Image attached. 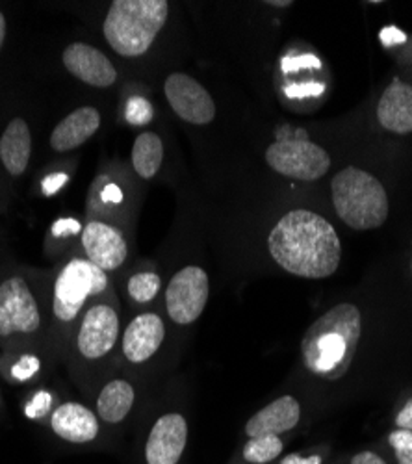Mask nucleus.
<instances>
[{
    "label": "nucleus",
    "mask_w": 412,
    "mask_h": 464,
    "mask_svg": "<svg viewBox=\"0 0 412 464\" xmlns=\"http://www.w3.org/2000/svg\"><path fill=\"white\" fill-rule=\"evenodd\" d=\"M268 251L286 274L314 281L336 274L342 260V244L336 228L311 210L284 214L270 232Z\"/></svg>",
    "instance_id": "f257e3e1"
},
{
    "label": "nucleus",
    "mask_w": 412,
    "mask_h": 464,
    "mask_svg": "<svg viewBox=\"0 0 412 464\" xmlns=\"http://www.w3.org/2000/svg\"><path fill=\"white\" fill-rule=\"evenodd\" d=\"M121 333L120 299L111 290L88 306L79 325L74 327L63 355L72 379L82 391H88L86 394H91L93 386L114 361Z\"/></svg>",
    "instance_id": "f03ea898"
},
{
    "label": "nucleus",
    "mask_w": 412,
    "mask_h": 464,
    "mask_svg": "<svg viewBox=\"0 0 412 464\" xmlns=\"http://www.w3.org/2000/svg\"><path fill=\"white\" fill-rule=\"evenodd\" d=\"M111 290L114 288L110 285L108 274L86 256L72 255L58 267L51 290L47 333L49 347L58 359L63 361L69 338L88 306Z\"/></svg>",
    "instance_id": "7ed1b4c3"
},
{
    "label": "nucleus",
    "mask_w": 412,
    "mask_h": 464,
    "mask_svg": "<svg viewBox=\"0 0 412 464\" xmlns=\"http://www.w3.org/2000/svg\"><path fill=\"white\" fill-rule=\"evenodd\" d=\"M362 336V314L355 303H336L302 340L305 370L323 381H339L355 362Z\"/></svg>",
    "instance_id": "20e7f679"
},
{
    "label": "nucleus",
    "mask_w": 412,
    "mask_h": 464,
    "mask_svg": "<svg viewBox=\"0 0 412 464\" xmlns=\"http://www.w3.org/2000/svg\"><path fill=\"white\" fill-rule=\"evenodd\" d=\"M168 15L166 0H116L102 23L104 40L116 54L139 58L153 47Z\"/></svg>",
    "instance_id": "39448f33"
},
{
    "label": "nucleus",
    "mask_w": 412,
    "mask_h": 464,
    "mask_svg": "<svg viewBox=\"0 0 412 464\" xmlns=\"http://www.w3.org/2000/svg\"><path fill=\"white\" fill-rule=\"evenodd\" d=\"M331 193L336 214L355 230L379 228L388 218L385 186L364 169L346 168L336 173Z\"/></svg>",
    "instance_id": "423d86ee"
},
{
    "label": "nucleus",
    "mask_w": 412,
    "mask_h": 464,
    "mask_svg": "<svg viewBox=\"0 0 412 464\" xmlns=\"http://www.w3.org/2000/svg\"><path fill=\"white\" fill-rule=\"evenodd\" d=\"M45 318V304L26 277L12 276L0 283V340L40 338L47 327Z\"/></svg>",
    "instance_id": "0eeeda50"
},
{
    "label": "nucleus",
    "mask_w": 412,
    "mask_h": 464,
    "mask_svg": "<svg viewBox=\"0 0 412 464\" xmlns=\"http://www.w3.org/2000/svg\"><path fill=\"white\" fill-rule=\"evenodd\" d=\"M210 295L208 274L201 266L190 264L180 267L169 279L164 292L168 318L180 327L196 324L205 313Z\"/></svg>",
    "instance_id": "6e6552de"
},
{
    "label": "nucleus",
    "mask_w": 412,
    "mask_h": 464,
    "mask_svg": "<svg viewBox=\"0 0 412 464\" xmlns=\"http://www.w3.org/2000/svg\"><path fill=\"white\" fill-rule=\"evenodd\" d=\"M268 166L283 177L312 182L331 169V157L325 149L309 141L284 138L266 149Z\"/></svg>",
    "instance_id": "1a4fd4ad"
},
{
    "label": "nucleus",
    "mask_w": 412,
    "mask_h": 464,
    "mask_svg": "<svg viewBox=\"0 0 412 464\" xmlns=\"http://www.w3.org/2000/svg\"><path fill=\"white\" fill-rule=\"evenodd\" d=\"M190 440V423L182 412H164L155 420L143 444L145 464H180Z\"/></svg>",
    "instance_id": "9d476101"
},
{
    "label": "nucleus",
    "mask_w": 412,
    "mask_h": 464,
    "mask_svg": "<svg viewBox=\"0 0 412 464\" xmlns=\"http://www.w3.org/2000/svg\"><path fill=\"white\" fill-rule=\"evenodd\" d=\"M166 99L171 110L186 123L208 125L216 118L212 95L196 79L186 72H173L164 84Z\"/></svg>",
    "instance_id": "9b49d317"
},
{
    "label": "nucleus",
    "mask_w": 412,
    "mask_h": 464,
    "mask_svg": "<svg viewBox=\"0 0 412 464\" xmlns=\"http://www.w3.org/2000/svg\"><path fill=\"white\" fill-rule=\"evenodd\" d=\"M166 333V322L158 313L145 311L136 314L121 333V357L130 366L147 364L162 350Z\"/></svg>",
    "instance_id": "f8f14e48"
},
{
    "label": "nucleus",
    "mask_w": 412,
    "mask_h": 464,
    "mask_svg": "<svg viewBox=\"0 0 412 464\" xmlns=\"http://www.w3.org/2000/svg\"><path fill=\"white\" fill-rule=\"evenodd\" d=\"M84 256L102 272H118L129 260V242L123 232L101 219H90L81 232Z\"/></svg>",
    "instance_id": "ddd939ff"
},
{
    "label": "nucleus",
    "mask_w": 412,
    "mask_h": 464,
    "mask_svg": "<svg viewBox=\"0 0 412 464\" xmlns=\"http://www.w3.org/2000/svg\"><path fill=\"white\" fill-rule=\"evenodd\" d=\"M63 67L81 82L93 88H110L118 82V69L110 58L93 45L77 42L62 53Z\"/></svg>",
    "instance_id": "4468645a"
},
{
    "label": "nucleus",
    "mask_w": 412,
    "mask_h": 464,
    "mask_svg": "<svg viewBox=\"0 0 412 464\" xmlns=\"http://www.w3.org/2000/svg\"><path fill=\"white\" fill-rule=\"evenodd\" d=\"M303 420V407L297 401L295 396L286 394L266 407H262L258 412H254L247 421L244 433L247 439L254 437H284L299 428V423Z\"/></svg>",
    "instance_id": "2eb2a0df"
},
{
    "label": "nucleus",
    "mask_w": 412,
    "mask_h": 464,
    "mask_svg": "<svg viewBox=\"0 0 412 464\" xmlns=\"http://www.w3.org/2000/svg\"><path fill=\"white\" fill-rule=\"evenodd\" d=\"M51 428L54 435L65 442L88 444L99 437L101 421L97 412L90 407L77 401H67L53 411Z\"/></svg>",
    "instance_id": "dca6fc26"
},
{
    "label": "nucleus",
    "mask_w": 412,
    "mask_h": 464,
    "mask_svg": "<svg viewBox=\"0 0 412 464\" xmlns=\"http://www.w3.org/2000/svg\"><path fill=\"white\" fill-rule=\"evenodd\" d=\"M101 129V111L93 106L72 110L54 127L51 147L54 152H69L81 147Z\"/></svg>",
    "instance_id": "f3484780"
},
{
    "label": "nucleus",
    "mask_w": 412,
    "mask_h": 464,
    "mask_svg": "<svg viewBox=\"0 0 412 464\" xmlns=\"http://www.w3.org/2000/svg\"><path fill=\"white\" fill-rule=\"evenodd\" d=\"M378 120L394 134L412 132V86L394 79L378 104Z\"/></svg>",
    "instance_id": "a211bd4d"
},
{
    "label": "nucleus",
    "mask_w": 412,
    "mask_h": 464,
    "mask_svg": "<svg viewBox=\"0 0 412 464\" xmlns=\"http://www.w3.org/2000/svg\"><path fill=\"white\" fill-rule=\"evenodd\" d=\"M136 405V389L134 384L123 377H114L106 381L95 400V412L99 420L108 425L123 423Z\"/></svg>",
    "instance_id": "6ab92c4d"
},
{
    "label": "nucleus",
    "mask_w": 412,
    "mask_h": 464,
    "mask_svg": "<svg viewBox=\"0 0 412 464\" xmlns=\"http://www.w3.org/2000/svg\"><path fill=\"white\" fill-rule=\"evenodd\" d=\"M32 134L23 118H15L8 123L0 138V160L12 177H21L30 162Z\"/></svg>",
    "instance_id": "aec40b11"
},
{
    "label": "nucleus",
    "mask_w": 412,
    "mask_h": 464,
    "mask_svg": "<svg viewBox=\"0 0 412 464\" xmlns=\"http://www.w3.org/2000/svg\"><path fill=\"white\" fill-rule=\"evenodd\" d=\"M164 162V143L157 132H141L132 147V168L143 180L153 179Z\"/></svg>",
    "instance_id": "412c9836"
},
{
    "label": "nucleus",
    "mask_w": 412,
    "mask_h": 464,
    "mask_svg": "<svg viewBox=\"0 0 412 464\" xmlns=\"http://www.w3.org/2000/svg\"><path fill=\"white\" fill-rule=\"evenodd\" d=\"M286 450L284 437L266 435L247 439L238 453L240 464H275Z\"/></svg>",
    "instance_id": "4be33fe9"
},
{
    "label": "nucleus",
    "mask_w": 412,
    "mask_h": 464,
    "mask_svg": "<svg viewBox=\"0 0 412 464\" xmlns=\"http://www.w3.org/2000/svg\"><path fill=\"white\" fill-rule=\"evenodd\" d=\"M162 290V277L157 272H138L127 281V295L132 304L145 306L151 304Z\"/></svg>",
    "instance_id": "5701e85b"
},
{
    "label": "nucleus",
    "mask_w": 412,
    "mask_h": 464,
    "mask_svg": "<svg viewBox=\"0 0 412 464\" xmlns=\"http://www.w3.org/2000/svg\"><path fill=\"white\" fill-rule=\"evenodd\" d=\"M331 455L332 451L329 446H316L303 451L284 453L275 464H329Z\"/></svg>",
    "instance_id": "b1692460"
},
{
    "label": "nucleus",
    "mask_w": 412,
    "mask_h": 464,
    "mask_svg": "<svg viewBox=\"0 0 412 464\" xmlns=\"http://www.w3.org/2000/svg\"><path fill=\"white\" fill-rule=\"evenodd\" d=\"M125 118L134 127H143L153 120V106L145 97H132L127 102Z\"/></svg>",
    "instance_id": "393cba45"
},
{
    "label": "nucleus",
    "mask_w": 412,
    "mask_h": 464,
    "mask_svg": "<svg viewBox=\"0 0 412 464\" xmlns=\"http://www.w3.org/2000/svg\"><path fill=\"white\" fill-rule=\"evenodd\" d=\"M346 464H392L388 457L378 450H362L348 457Z\"/></svg>",
    "instance_id": "a878e982"
},
{
    "label": "nucleus",
    "mask_w": 412,
    "mask_h": 464,
    "mask_svg": "<svg viewBox=\"0 0 412 464\" xmlns=\"http://www.w3.org/2000/svg\"><path fill=\"white\" fill-rule=\"evenodd\" d=\"M387 444L392 451H412V431L394 430L388 433Z\"/></svg>",
    "instance_id": "bb28decb"
},
{
    "label": "nucleus",
    "mask_w": 412,
    "mask_h": 464,
    "mask_svg": "<svg viewBox=\"0 0 412 464\" xmlns=\"http://www.w3.org/2000/svg\"><path fill=\"white\" fill-rule=\"evenodd\" d=\"M394 423H396V430L412 431V398L399 409Z\"/></svg>",
    "instance_id": "cd10ccee"
},
{
    "label": "nucleus",
    "mask_w": 412,
    "mask_h": 464,
    "mask_svg": "<svg viewBox=\"0 0 412 464\" xmlns=\"http://www.w3.org/2000/svg\"><path fill=\"white\" fill-rule=\"evenodd\" d=\"M405 40H407V35L396 26H388V28L381 30V42L387 47H396L399 44H405Z\"/></svg>",
    "instance_id": "c85d7f7f"
},
{
    "label": "nucleus",
    "mask_w": 412,
    "mask_h": 464,
    "mask_svg": "<svg viewBox=\"0 0 412 464\" xmlns=\"http://www.w3.org/2000/svg\"><path fill=\"white\" fill-rule=\"evenodd\" d=\"M394 464H412V451H392Z\"/></svg>",
    "instance_id": "c756f323"
},
{
    "label": "nucleus",
    "mask_w": 412,
    "mask_h": 464,
    "mask_svg": "<svg viewBox=\"0 0 412 464\" xmlns=\"http://www.w3.org/2000/svg\"><path fill=\"white\" fill-rule=\"evenodd\" d=\"M5 40H6V17L3 12H0V49H3Z\"/></svg>",
    "instance_id": "7c9ffc66"
},
{
    "label": "nucleus",
    "mask_w": 412,
    "mask_h": 464,
    "mask_svg": "<svg viewBox=\"0 0 412 464\" xmlns=\"http://www.w3.org/2000/svg\"><path fill=\"white\" fill-rule=\"evenodd\" d=\"M268 6H277V8H286V6H292V0H284V3H281V0H270Z\"/></svg>",
    "instance_id": "2f4dec72"
},
{
    "label": "nucleus",
    "mask_w": 412,
    "mask_h": 464,
    "mask_svg": "<svg viewBox=\"0 0 412 464\" xmlns=\"http://www.w3.org/2000/svg\"><path fill=\"white\" fill-rule=\"evenodd\" d=\"M410 267H412V266H410Z\"/></svg>",
    "instance_id": "473e14b6"
}]
</instances>
